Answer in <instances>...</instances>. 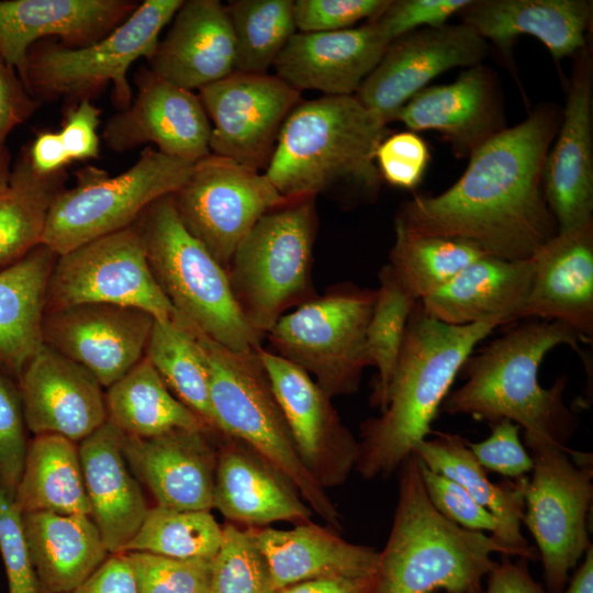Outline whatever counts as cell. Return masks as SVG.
Here are the masks:
<instances>
[{
    "label": "cell",
    "instance_id": "cell-1",
    "mask_svg": "<svg viewBox=\"0 0 593 593\" xmlns=\"http://www.w3.org/2000/svg\"><path fill=\"white\" fill-rule=\"evenodd\" d=\"M557 127V111L548 107L505 127L469 156L450 188L404 202L395 222L421 235L467 240L485 255L532 258L558 233L542 184Z\"/></svg>",
    "mask_w": 593,
    "mask_h": 593
},
{
    "label": "cell",
    "instance_id": "cell-2",
    "mask_svg": "<svg viewBox=\"0 0 593 593\" xmlns=\"http://www.w3.org/2000/svg\"><path fill=\"white\" fill-rule=\"evenodd\" d=\"M497 326L448 325L417 301L381 415L361 425L355 470L365 479L387 478L432 433L440 406L475 346Z\"/></svg>",
    "mask_w": 593,
    "mask_h": 593
},
{
    "label": "cell",
    "instance_id": "cell-3",
    "mask_svg": "<svg viewBox=\"0 0 593 593\" xmlns=\"http://www.w3.org/2000/svg\"><path fill=\"white\" fill-rule=\"evenodd\" d=\"M581 338L567 325L537 320L522 324L471 354L460 372L465 382L448 393L440 412L494 424L510 421L524 437L564 445L575 419L563 402L566 377L549 389L538 380L546 355L560 345L580 353Z\"/></svg>",
    "mask_w": 593,
    "mask_h": 593
},
{
    "label": "cell",
    "instance_id": "cell-4",
    "mask_svg": "<svg viewBox=\"0 0 593 593\" xmlns=\"http://www.w3.org/2000/svg\"><path fill=\"white\" fill-rule=\"evenodd\" d=\"M494 552L513 557L494 536L466 529L434 507L412 454L399 468L398 503L371 593H482Z\"/></svg>",
    "mask_w": 593,
    "mask_h": 593
},
{
    "label": "cell",
    "instance_id": "cell-5",
    "mask_svg": "<svg viewBox=\"0 0 593 593\" xmlns=\"http://www.w3.org/2000/svg\"><path fill=\"white\" fill-rule=\"evenodd\" d=\"M387 123L355 96L301 101L286 119L264 175L286 199L347 186L376 195V152Z\"/></svg>",
    "mask_w": 593,
    "mask_h": 593
},
{
    "label": "cell",
    "instance_id": "cell-6",
    "mask_svg": "<svg viewBox=\"0 0 593 593\" xmlns=\"http://www.w3.org/2000/svg\"><path fill=\"white\" fill-rule=\"evenodd\" d=\"M134 225L174 318L234 351L260 347L264 336L240 311L226 269L184 227L170 195L149 204Z\"/></svg>",
    "mask_w": 593,
    "mask_h": 593
},
{
    "label": "cell",
    "instance_id": "cell-7",
    "mask_svg": "<svg viewBox=\"0 0 593 593\" xmlns=\"http://www.w3.org/2000/svg\"><path fill=\"white\" fill-rule=\"evenodd\" d=\"M194 334L209 367L216 432L256 452L295 489L312 512L331 528L340 530L343 517L303 465L257 348L234 351Z\"/></svg>",
    "mask_w": 593,
    "mask_h": 593
},
{
    "label": "cell",
    "instance_id": "cell-8",
    "mask_svg": "<svg viewBox=\"0 0 593 593\" xmlns=\"http://www.w3.org/2000/svg\"><path fill=\"white\" fill-rule=\"evenodd\" d=\"M316 227L314 198L288 200L266 212L237 246L226 271L240 311L260 335L288 309L313 299Z\"/></svg>",
    "mask_w": 593,
    "mask_h": 593
},
{
    "label": "cell",
    "instance_id": "cell-9",
    "mask_svg": "<svg viewBox=\"0 0 593 593\" xmlns=\"http://www.w3.org/2000/svg\"><path fill=\"white\" fill-rule=\"evenodd\" d=\"M182 0H145L107 36L82 47H68L55 38L34 44L26 56L21 80L37 100L91 99L109 82L113 102L123 110L132 102L127 70L138 58L149 59L161 30ZM71 105V104H70Z\"/></svg>",
    "mask_w": 593,
    "mask_h": 593
},
{
    "label": "cell",
    "instance_id": "cell-10",
    "mask_svg": "<svg viewBox=\"0 0 593 593\" xmlns=\"http://www.w3.org/2000/svg\"><path fill=\"white\" fill-rule=\"evenodd\" d=\"M192 166L147 146L135 164L118 176L94 166L79 169L76 184L55 198L42 244L63 255L132 226L149 204L177 191Z\"/></svg>",
    "mask_w": 593,
    "mask_h": 593
},
{
    "label": "cell",
    "instance_id": "cell-11",
    "mask_svg": "<svg viewBox=\"0 0 593 593\" xmlns=\"http://www.w3.org/2000/svg\"><path fill=\"white\" fill-rule=\"evenodd\" d=\"M376 291L345 287L282 315L267 332L277 355L305 370L329 396L355 393L370 366L366 331Z\"/></svg>",
    "mask_w": 593,
    "mask_h": 593
},
{
    "label": "cell",
    "instance_id": "cell-12",
    "mask_svg": "<svg viewBox=\"0 0 593 593\" xmlns=\"http://www.w3.org/2000/svg\"><path fill=\"white\" fill-rule=\"evenodd\" d=\"M533 459L525 489L523 523L534 537L542 563L545 589L562 593L569 573L592 545L588 515L593 500L592 462L550 440L524 437Z\"/></svg>",
    "mask_w": 593,
    "mask_h": 593
},
{
    "label": "cell",
    "instance_id": "cell-13",
    "mask_svg": "<svg viewBox=\"0 0 593 593\" xmlns=\"http://www.w3.org/2000/svg\"><path fill=\"white\" fill-rule=\"evenodd\" d=\"M86 303L136 307L156 320L175 317L134 224L58 255L47 284L45 313Z\"/></svg>",
    "mask_w": 593,
    "mask_h": 593
},
{
    "label": "cell",
    "instance_id": "cell-14",
    "mask_svg": "<svg viewBox=\"0 0 593 593\" xmlns=\"http://www.w3.org/2000/svg\"><path fill=\"white\" fill-rule=\"evenodd\" d=\"M170 197L184 227L225 269L257 221L288 201L264 174L212 153Z\"/></svg>",
    "mask_w": 593,
    "mask_h": 593
},
{
    "label": "cell",
    "instance_id": "cell-15",
    "mask_svg": "<svg viewBox=\"0 0 593 593\" xmlns=\"http://www.w3.org/2000/svg\"><path fill=\"white\" fill-rule=\"evenodd\" d=\"M211 122L210 150L249 169H266L280 130L302 101L276 75L233 72L199 90Z\"/></svg>",
    "mask_w": 593,
    "mask_h": 593
},
{
    "label": "cell",
    "instance_id": "cell-16",
    "mask_svg": "<svg viewBox=\"0 0 593 593\" xmlns=\"http://www.w3.org/2000/svg\"><path fill=\"white\" fill-rule=\"evenodd\" d=\"M257 354L307 471L325 490L345 483L356 468L359 441L332 398L295 363L261 346Z\"/></svg>",
    "mask_w": 593,
    "mask_h": 593
},
{
    "label": "cell",
    "instance_id": "cell-17",
    "mask_svg": "<svg viewBox=\"0 0 593 593\" xmlns=\"http://www.w3.org/2000/svg\"><path fill=\"white\" fill-rule=\"evenodd\" d=\"M486 53V41L465 23L419 29L389 45L355 97L388 124L434 78L480 65Z\"/></svg>",
    "mask_w": 593,
    "mask_h": 593
},
{
    "label": "cell",
    "instance_id": "cell-18",
    "mask_svg": "<svg viewBox=\"0 0 593 593\" xmlns=\"http://www.w3.org/2000/svg\"><path fill=\"white\" fill-rule=\"evenodd\" d=\"M136 97L104 124L105 145L123 153L154 144L160 153L197 163L211 154V122L198 94L142 67L136 74Z\"/></svg>",
    "mask_w": 593,
    "mask_h": 593
},
{
    "label": "cell",
    "instance_id": "cell-19",
    "mask_svg": "<svg viewBox=\"0 0 593 593\" xmlns=\"http://www.w3.org/2000/svg\"><path fill=\"white\" fill-rule=\"evenodd\" d=\"M154 322L136 307L78 304L44 313L43 344L86 367L108 389L144 358Z\"/></svg>",
    "mask_w": 593,
    "mask_h": 593
},
{
    "label": "cell",
    "instance_id": "cell-20",
    "mask_svg": "<svg viewBox=\"0 0 593 593\" xmlns=\"http://www.w3.org/2000/svg\"><path fill=\"white\" fill-rule=\"evenodd\" d=\"M27 430L75 443L108 421L105 393L86 367L43 344L16 379Z\"/></svg>",
    "mask_w": 593,
    "mask_h": 593
},
{
    "label": "cell",
    "instance_id": "cell-21",
    "mask_svg": "<svg viewBox=\"0 0 593 593\" xmlns=\"http://www.w3.org/2000/svg\"><path fill=\"white\" fill-rule=\"evenodd\" d=\"M575 57L560 130L542 170L558 232L592 220L593 211L592 58L586 47Z\"/></svg>",
    "mask_w": 593,
    "mask_h": 593
},
{
    "label": "cell",
    "instance_id": "cell-22",
    "mask_svg": "<svg viewBox=\"0 0 593 593\" xmlns=\"http://www.w3.org/2000/svg\"><path fill=\"white\" fill-rule=\"evenodd\" d=\"M214 434L210 429H174L146 438L123 434L122 450L156 505L210 511L219 450L210 438Z\"/></svg>",
    "mask_w": 593,
    "mask_h": 593
},
{
    "label": "cell",
    "instance_id": "cell-23",
    "mask_svg": "<svg viewBox=\"0 0 593 593\" xmlns=\"http://www.w3.org/2000/svg\"><path fill=\"white\" fill-rule=\"evenodd\" d=\"M532 283L519 320L559 322L593 336V220L558 232L529 258Z\"/></svg>",
    "mask_w": 593,
    "mask_h": 593
},
{
    "label": "cell",
    "instance_id": "cell-24",
    "mask_svg": "<svg viewBox=\"0 0 593 593\" xmlns=\"http://www.w3.org/2000/svg\"><path fill=\"white\" fill-rule=\"evenodd\" d=\"M131 0H2L0 56L23 74L30 48L57 37L68 47L100 41L137 8Z\"/></svg>",
    "mask_w": 593,
    "mask_h": 593
},
{
    "label": "cell",
    "instance_id": "cell-25",
    "mask_svg": "<svg viewBox=\"0 0 593 593\" xmlns=\"http://www.w3.org/2000/svg\"><path fill=\"white\" fill-rule=\"evenodd\" d=\"M390 44L374 22L333 32H296L272 67L300 92L355 96Z\"/></svg>",
    "mask_w": 593,
    "mask_h": 593
},
{
    "label": "cell",
    "instance_id": "cell-26",
    "mask_svg": "<svg viewBox=\"0 0 593 593\" xmlns=\"http://www.w3.org/2000/svg\"><path fill=\"white\" fill-rule=\"evenodd\" d=\"M500 94L492 74L481 64L447 85L429 86L412 97L394 121L412 131H437L457 156H470L503 131Z\"/></svg>",
    "mask_w": 593,
    "mask_h": 593
},
{
    "label": "cell",
    "instance_id": "cell-27",
    "mask_svg": "<svg viewBox=\"0 0 593 593\" xmlns=\"http://www.w3.org/2000/svg\"><path fill=\"white\" fill-rule=\"evenodd\" d=\"M148 64L159 78L191 91L235 72V43L225 4L183 1Z\"/></svg>",
    "mask_w": 593,
    "mask_h": 593
},
{
    "label": "cell",
    "instance_id": "cell-28",
    "mask_svg": "<svg viewBox=\"0 0 593 593\" xmlns=\"http://www.w3.org/2000/svg\"><path fill=\"white\" fill-rule=\"evenodd\" d=\"M213 508L233 523L260 527L275 522H311L312 511L295 489L240 441L222 437Z\"/></svg>",
    "mask_w": 593,
    "mask_h": 593
},
{
    "label": "cell",
    "instance_id": "cell-29",
    "mask_svg": "<svg viewBox=\"0 0 593 593\" xmlns=\"http://www.w3.org/2000/svg\"><path fill=\"white\" fill-rule=\"evenodd\" d=\"M532 275L530 259L484 255L418 302L427 315L448 325L490 323L499 327L519 320Z\"/></svg>",
    "mask_w": 593,
    "mask_h": 593
},
{
    "label": "cell",
    "instance_id": "cell-30",
    "mask_svg": "<svg viewBox=\"0 0 593 593\" xmlns=\"http://www.w3.org/2000/svg\"><path fill=\"white\" fill-rule=\"evenodd\" d=\"M122 435L107 421L78 445L90 517L110 555L123 550L149 508L124 457Z\"/></svg>",
    "mask_w": 593,
    "mask_h": 593
},
{
    "label": "cell",
    "instance_id": "cell-31",
    "mask_svg": "<svg viewBox=\"0 0 593 593\" xmlns=\"http://www.w3.org/2000/svg\"><path fill=\"white\" fill-rule=\"evenodd\" d=\"M592 12L589 0H472L459 14L502 51L517 36L530 35L559 60L585 48Z\"/></svg>",
    "mask_w": 593,
    "mask_h": 593
},
{
    "label": "cell",
    "instance_id": "cell-32",
    "mask_svg": "<svg viewBox=\"0 0 593 593\" xmlns=\"http://www.w3.org/2000/svg\"><path fill=\"white\" fill-rule=\"evenodd\" d=\"M275 591L322 578H371L379 551L349 542L312 522L291 529L253 527Z\"/></svg>",
    "mask_w": 593,
    "mask_h": 593
},
{
    "label": "cell",
    "instance_id": "cell-33",
    "mask_svg": "<svg viewBox=\"0 0 593 593\" xmlns=\"http://www.w3.org/2000/svg\"><path fill=\"white\" fill-rule=\"evenodd\" d=\"M22 524L41 593H68L109 557L88 515L22 513Z\"/></svg>",
    "mask_w": 593,
    "mask_h": 593
},
{
    "label": "cell",
    "instance_id": "cell-34",
    "mask_svg": "<svg viewBox=\"0 0 593 593\" xmlns=\"http://www.w3.org/2000/svg\"><path fill=\"white\" fill-rule=\"evenodd\" d=\"M469 441L458 434L436 433L433 439L421 441L414 452L430 470L461 484L501 525L496 539L512 556L527 560L539 559L528 546L521 525L525 512V489L528 477L493 483L485 469L471 452Z\"/></svg>",
    "mask_w": 593,
    "mask_h": 593
},
{
    "label": "cell",
    "instance_id": "cell-35",
    "mask_svg": "<svg viewBox=\"0 0 593 593\" xmlns=\"http://www.w3.org/2000/svg\"><path fill=\"white\" fill-rule=\"evenodd\" d=\"M57 257L41 244L0 270V370L15 380L43 346L46 290Z\"/></svg>",
    "mask_w": 593,
    "mask_h": 593
},
{
    "label": "cell",
    "instance_id": "cell-36",
    "mask_svg": "<svg viewBox=\"0 0 593 593\" xmlns=\"http://www.w3.org/2000/svg\"><path fill=\"white\" fill-rule=\"evenodd\" d=\"M13 502L21 513L90 516L77 443L55 434L34 435Z\"/></svg>",
    "mask_w": 593,
    "mask_h": 593
},
{
    "label": "cell",
    "instance_id": "cell-37",
    "mask_svg": "<svg viewBox=\"0 0 593 593\" xmlns=\"http://www.w3.org/2000/svg\"><path fill=\"white\" fill-rule=\"evenodd\" d=\"M108 421L124 435L153 437L174 429H210L167 387L147 357L105 392Z\"/></svg>",
    "mask_w": 593,
    "mask_h": 593
},
{
    "label": "cell",
    "instance_id": "cell-38",
    "mask_svg": "<svg viewBox=\"0 0 593 593\" xmlns=\"http://www.w3.org/2000/svg\"><path fill=\"white\" fill-rule=\"evenodd\" d=\"M66 170L36 172L26 155L0 191V270L18 262L42 244L49 209L65 188Z\"/></svg>",
    "mask_w": 593,
    "mask_h": 593
},
{
    "label": "cell",
    "instance_id": "cell-39",
    "mask_svg": "<svg viewBox=\"0 0 593 593\" xmlns=\"http://www.w3.org/2000/svg\"><path fill=\"white\" fill-rule=\"evenodd\" d=\"M145 357L169 390L217 433L210 402L209 367L195 334L176 318H155Z\"/></svg>",
    "mask_w": 593,
    "mask_h": 593
},
{
    "label": "cell",
    "instance_id": "cell-40",
    "mask_svg": "<svg viewBox=\"0 0 593 593\" xmlns=\"http://www.w3.org/2000/svg\"><path fill=\"white\" fill-rule=\"evenodd\" d=\"M394 231L388 266L415 301L438 290L470 262L485 255L467 240L421 235L398 222Z\"/></svg>",
    "mask_w": 593,
    "mask_h": 593
},
{
    "label": "cell",
    "instance_id": "cell-41",
    "mask_svg": "<svg viewBox=\"0 0 593 593\" xmlns=\"http://www.w3.org/2000/svg\"><path fill=\"white\" fill-rule=\"evenodd\" d=\"M235 43V71L267 74L298 32L292 0H234L226 5Z\"/></svg>",
    "mask_w": 593,
    "mask_h": 593
},
{
    "label": "cell",
    "instance_id": "cell-42",
    "mask_svg": "<svg viewBox=\"0 0 593 593\" xmlns=\"http://www.w3.org/2000/svg\"><path fill=\"white\" fill-rule=\"evenodd\" d=\"M223 527L210 511H182L155 505L121 552L142 551L178 559H213Z\"/></svg>",
    "mask_w": 593,
    "mask_h": 593
},
{
    "label": "cell",
    "instance_id": "cell-43",
    "mask_svg": "<svg viewBox=\"0 0 593 593\" xmlns=\"http://www.w3.org/2000/svg\"><path fill=\"white\" fill-rule=\"evenodd\" d=\"M374 305L366 331V353L370 366L377 368L372 402L385 405L388 389L404 342L409 318L415 301L401 286L390 267L379 273Z\"/></svg>",
    "mask_w": 593,
    "mask_h": 593
},
{
    "label": "cell",
    "instance_id": "cell-44",
    "mask_svg": "<svg viewBox=\"0 0 593 593\" xmlns=\"http://www.w3.org/2000/svg\"><path fill=\"white\" fill-rule=\"evenodd\" d=\"M270 571L253 527H223V539L212 559L208 593H272Z\"/></svg>",
    "mask_w": 593,
    "mask_h": 593
},
{
    "label": "cell",
    "instance_id": "cell-45",
    "mask_svg": "<svg viewBox=\"0 0 593 593\" xmlns=\"http://www.w3.org/2000/svg\"><path fill=\"white\" fill-rule=\"evenodd\" d=\"M125 553L137 593H208L212 559H178L149 552Z\"/></svg>",
    "mask_w": 593,
    "mask_h": 593
},
{
    "label": "cell",
    "instance_id": "cell-46",
    "mask_svg": "<svg viewBox=\"0 0 593 593\" xmlns=\"http://www.w3.org/2000/svg\"><path fill=\"white\" fill-rule=\"evenodd\" d=\"M26 433L18 387L0 370V489L12 500L30 440Z\"/></svg>",
    "mask_w": 593,
    "mask_h": 593
},
{
    "label": "cell",
    "instance_id": "cell-47",
    "mask_svg": "<svg viewBox=\"0 0 593 593\" xmlns=\"http://www.w3.org/2000/svg\"><path fill=\"white\" fill-rule=\"evenodd\" d=\"M418 467L426 494L441 515L466 529L489 532L497 537L501 525L496 517L461 484L430 470L419 459Z\"/></svg>",
    "mask_w": 593,
    "mask_h": 593
},
{
    "label": "cell",
    "instance_id": "cell-48",
    "mask_svg": "<svg viewBox=\"0 0 593 593\" xmlns=\"http://www.w3.org/2000/svg\"><path fill=\"white\" fill-rule=\"evenodd\" d=\"M0 555L8 580V593H41L26 544L22 513L1 489Z\"/></svg>",
    "mask_w": 593,
    "mask_h": 593
},
{
    "label": "cell",
    "instance_id": "cell-49",
    "mask_svg": "<svg viewBox=\"0 0 593 593\" xmlns=\"http://www.w3.org/2000/svg\"><path fill=\"white\" fill-rule=\"evenodd\" d=\"M390 0H296L293 16L298 32H333L350 29L358 21L376 20Z\"/></svg>",
    "mask_w": 593,
    "mask_h": 593
},
{
    "label": "cell",
    "instance_id": "cell-50",
    "mask_svg": "<svg viewBox=\"0 0 593 593\" xmlns=\"http://www.w3.org/2000/svg\"><path fill=\"white\" fill-rule=\"evenodd\" d=\"M429 158L427 144L414 132L385 137L376 152L381 179L405 190L414 189L422 181Z\"/></svg>",
    "mask_w": 593,
    "mask_h": 593
},
{
    "label": "cell",
    "instance_id": "cell-51",
    "mask_svg": "<svg viewBox=\"0 0 593 593\" xmlns=\"http://www.w3.org/2000/svg\"><path fill=\"white\" fill-rule=\"evenodd\" d=\"M472 0H390L387 9L373 21L392 43L396 38L424 27L446 24Z\"/></svg>",
    "mask_w": 593,
    "mask_h": 593
},
{
    "label": "cell",
    "instance_id": "cell-52",
    "mask_svg": "<svg viewBox=\"0 0 593 593\" xmlns=\"http://www.w3.org/2000/svg\"><path fill=\"white\" fill-rule=\"evenodd\" d=\"M468 446L485 471L517 479L533 470V459L519 439V426L510 421L491 424L488 438L479 443L469 441Z\"/></svg>",
    "mask_w": 593,
    "mask_h": 593
},
{
    "label": "cell",
    "instance_id": "cell-53",
    "mask_svg": "<svg viewBox=\"0 0 593 593\" xmlns=\"http://www.w3.org/2000/svg\"><path fill=\"white\" fill-rule=\"evenodd\" d=\"M100 113L91 99H82L67 109L58 133L71 160L98 157Z\"/></svg>",
    "mask_w": 593,
    "mask_h": 593
},
{
    "label": "cell",
    "instance_id": "cell-54",
    "mask_svg": "<svg viewBox=\"0 0 593 593\" xmlns=\"http://www.w3.org/2000/svg\"><path fill=\"white\" fill-rule=\"evenodd\" d=\"M38 107L19 74L0 56V145L8 135L24 123Z\"/></svg>",
    "mask_w": 593,
    "mask_h": 593
},
{
    "label": "cell",
    "instance_id": "cell-55",
    "mask_svg": "<svg viewBox=\"0 0 593 593\" xmlns=\"http://www.w3.org/2000/svg\"><path fill=\"white\" fill-rule=\"evenodd\" d=\"M68 593H137L125 553H111L86 581Z\"/></svg>",
    "mask_w": 593,
    "mask_h": 593
},
{
    "label": "cell",
    "instance_id": "cell-56",
    "mask_svg": "<svg viewBox=\"0 0 593 593\" xmlns=\"http://www.w3.org/2000/svg\"><path fill=\"white\" fill-rule=\"evenodd\" d=\"M528 561L519 558L513 562L510 557L503 556L501 562H496L486 575V585L482 593H548L532 577Z\"/></svg>",
    "mask_w": 593,
    "mask_h": 593
},
{
    "label": "cell",
    "instance_id": "cell-57",
    "mask_svg": "<svg viewBox=\"0 0 593 593\" xmlns=\"http://www.w3.org/2000/svg\"><path fill=\"white\" fill-rule=\"evenodd\" d=\"M32 168L41 175L64 170L71 163L58 132H42L25 154Z\"/></svg>",
    "mask_w": 593,
    "mask_h": 593
},
{
    "label": "cell",
    "instance_id": "cell-58",
    "mask_svg": "<svg viewBox=\"0 0 593 593\" xmlns=\"http://www.w3.org/2000/svg\"><path fill=\"white\" fill-rule=\"evenodd\" d=\"M374 577L371 578H322L304 581L281 589L282 593H371Z\"/></svg>",
    "mask_w": 593,
    "mask_h": 593
},
{
    "label": "cell",
    "instance_id": "cell-59",
    "mask_svg": "<svg viewBox=\"0 0 593 593\" xmlns=\"http://www.w3.org/2000/svg\"><path fill=\"white\" fill-rule=\"evenodd\" d=\"M568 586L562 593H593V546L585 551L581 564L578 567L572 578L568 581Z\"/></svg>",
    "mask_w": 593,
    "mask_h": 593
},
{
    "label": "cell",
    "instance_id": "cell-60",
    "mask_svg": "<svg viewBox=\"0 0 593 593\" xmlns=\"http://www.w3.org/2000/svg\"><path fill=\"white\" fill-rule=\"evenodd\" d=\"M11 171L9 152L4 145H0V191L8 186Z\"/></svg>",
    "mask_w": 593,
    "mask_h": 593
},
{
    "label": "cell",
    "instance_id": "cell-61",
    "mask_svg": "<svg viewBox=\"0 0 593 593\" xmlns=\"http://www.w3.org/2000/svg\"><path fill=\"white\" fill-rule=\"evenodd\" d=\"M272 593H282L281 590L273 591Z\"/></svg>",
    "mask_w": 593,
    "mask_h": 593
}]
</instances>
